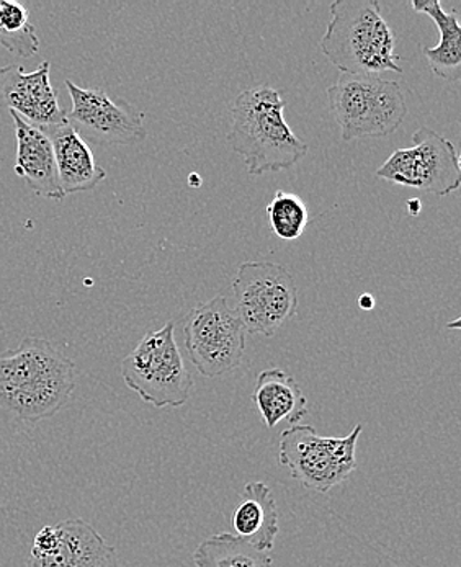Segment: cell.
Returning a JSON list of instances; mask_svg holds the SVG:
<instances>
[{
  "instance_id": "obj_5",
  "label": "cell",
  "mask_w": 461,
  "mask_h": 567,
  "mask_svg": "<svg viewBox=\"0 0 461 567\" xmlns=\"http://www.w3.org/2000/svg\"><path fill=\"white\" fill-rule=\"evenodd\" d=\"M174 331V322H167L150 332L122 362L126 386L156 409L182 408L194 388Z\"/></svg>"
},
{
  "instance_id": "obj_13",
  "label": "cell",
  "mask_w": 461,
  "mask_h": 567,
  "mask_svg": "<svg viewBox=\"0 0 461 567\" xmlns=\"http://www.w3.org/2000/svg\"><path fill=\"white\" fill-rule=\"evenodd\" d=\"M17 137L16 174L27 182L38 197L48 200H63L58 178L53 144L47 133L23 122L17 113L10 112Z\"/></svg>"
},
{
  "instance_id": "obj_12",
  "label": "cell",
  "mask_w": 461,
  "mask_h": 567,
  "mask_svg": "<svg viewBox=\"0 0 461 567\" xmlns=\"http://www.w3.org/2000/svg\"><path fill=\"white\" fill-rule=\"evenodd\" d=\"M54 528V545L47 551L32 549L27 567H120L116 549L82 518H69Z\"/></svg>"
},
{
  "instance_id": "obj_16",
  "label": "cell",
  "mask_w": 461,
  "mask_h": 567,
  "mask_svg": "<svg viewBox=\"0 0 461 567\" xmlns=\"http://www.w3.org/2000/svg\"><path fill=\"white\" fill-rule=\"evenodd\" d=\"M233 527L236 536L254 548L265 553L274 549L280 525L277 502L267 484L257 481L244 486L243 501L233 514Z\"/></svg>"
},
{
  "instance_id": "obj_9",
  "label": "cell",
  "mask_w": 461,
  "mask_h": 567,
  "mask_svg": "<svg viewBox=\"0 0 461 567\" xmlns=\"http://www.w3.org/2000/svg\"><path fill=\"white\" fill-rule=\"evenodd\" d=\"M377 177L436 197H449L461 185L460 154L442 134L419 128L412 146L396 150L377 171Z\"/></svg>"
},
{
  "instance_id": "obj_3",
  "label": "cell",
  "mask_w": 461,
  "mask_h": 567,
  "mask_svg": "<svg viewBox=\"0 0 461 567\" xmlns=\"http://www.w3.org/2000/svg\"><path fill=\"white\" fill-rule=\"evenodd\" d=\"M329 10L332 19L319 48L332 66L350 75L402 72L395 34L378 0H336Z\"/></svg>"
},
{
  "instance_id": "obj_19",
  "label": "cell",
  "mask_w": 461,
  "mask_h": 567,
  "mask_svg": "<svg viewBox=\"0 0 461 567\" xmlns=\"http://www.w3.org/2000/svg\"><path fill=\"white\" fill-rule=\"evenodd\" d=\"M265 213L272 231L281 240H297L308 228L309 213L305 202L295 194L277 190Z\"/></svg>"
},
{
  "instance_id": "obj_4",
  "label": "cell",
  "mask_w": 461,
  "mask_h": 567,
  "mask_svg": "<svg viewBox=\"0 0 461 567\" xmlns=\"http://www.w3.org/2000/svg\"><path fill=\"white\" fill-rule=\"evenodd\" d=\"M329 109L346 143L385 137L404 122L409 109L401 85L380 75L342 74L328 89Z\"/></svg>"
},
{
  "instance_id": "obj_21",
  "label": "cell",
  "mask_w": 461,
  "mask_h": 567,
  "mask_svg": "<svg viewBox=\"0 0 461 567\" xmlns=\"http://www.w3.org/2000/svg\"><path fill=\"white\" fill-rule=\"evenodd\" d=\"M406 206H408L409 215L418 216L422 209V202L418 200V198H414V200H409L406 203Z\"/></svg>"
},
{
  "instance_id": "obj_18",
  "label": "cell",
  "mask_w": 461,
  "mask_h": 567,
  "mask_svg": "<svg viewBox=\"0 0 461 567\" xmlns=\"http://www.w3.org/2000/svg\"><path fill=\"white\" fill-rule=\"evenodd\" d=\"M197 567H272L270 555L254 548L239 536L218 534L199 543L194 553Z\"/></svg>"
},
{
  "instance_id": "obj_1",
  "label": "cell",
  "mask_w": 461,
  "mask_h": 567,
  "mask_svg": "<svg viewBox=\"0 0 461 567\" xmlns=\"http://www.w3.org/2000/svg\"><path fill=\"white\" fill-rule=\"evenodd\" d=\"M75 384L74 362L47 339L25 337L0 353V409L30 424L54 417Z\"/></svg>"
},
{
  "instance_id": "obj_7",
  "label": "cell",
  "mask_w": 461,
  "mask_h": 567,
  "mask_svg": "<svg viewBox=\"0 0 461 567\" xmlns=\"http://www.w3.org/2000/svg\"><path fill=\"white\" fill-rule=\"evenodd\" d=\"M233 291L247 334L274 337L298 312L297 281L280 264L244 262Z\"/></svg>"
},
{
  "instance_id": "obj_17",
  "label": "cell",
  "mask_w": 461,
  "mask_h": 567,
  "mask_svg": "<svg viewBox=\"0 0 461 567\" xmlns=\"http://www.w3.org/2000/svg\"><path fill=\"white\" fill-rule=\"evenodd\" d=\"M412 9L426 13L436 23L440 32V43L424 48L430 69L443 81L457 82L461 75V27L457 10L447 13L439 0H412Z\"/></svg>"
},
{
  "instance_id": "obj_23",
  "label": "cell",
  "mask_w": 461,
  "mask_h": 567,
  "mask_svg": "<svg viewBox=\"0 0 461 567\" xmlns=\"http://www.w3.org/2000/svg\"><path fill=\"white\" fill-rule=\"evenodd\" d=\"M0 40H2V29H0Z\"/></svg>"
},
{
  "instance_id": "obj_8",
  "label": "cell",
  "mask_w": 461,
  "mask_h": 567,
  "mask_svg": "<svg viewBox=\"0 0 461 567\" xmlns=\"http://www.w3.org/2000/svg\"><path fill=\"white\" fill-rule=\"evenodd\" d=\"M184 336L188 359L203 377H225L243 363L247 331L222 295L188 312Z\"/></svg>"
},
{
  "instance_id": "obj_11",
  "label": "cell",
  "mask_w": 461,
  "mask_h": 567,
  "mask_svg": "<svg viewBox=\"0 0 461 567\" xmlns=\"http://www.w3.org/2000/svg\"><path fill=\"white\" fill-rule=\"evenodd\" d=\"M0 109L17 113L41 130L68 123V112L51 85L50 61H43L33 72H25L19 64L0 68Z\"/></svg>"
},
{
  "instance_id": "obj_14",
  "label": "cell",
  "mask_w": 461,
  "mask_h": 567,
  "mask_svg": "<svg viewBox=\"0 0 461 567\" xmlns=\"http://www.w3.org/2000/svg\"><path fill=\"white\" fill-rule=\"evenodd\" d=\"M53 144L58 178L64 195L91 192L105 181V168L99 166L88 141L69 123L43 128Z\"/></svg>"
},
{
  "instance_id": "obj_10",
  "label": "cell",
  "mask_w": 461,
  "mask_h": 567,
  "mask_svg": "<svg viewBox=\"0 0 461 567\" xmlns=\"http://www.w3.org/2000/svg\"><path fill=\"white\" fill-rule=\"evenodd\" d=\"M71 110L66 120L85 141L103 146H132L146 140L144 113L125 99L66 81Z\"/></svg>"
},
{
  "instance_id": "obj_15",
  "label": "cell",
  "mask_w": 461,
  "mask_h": 567,
  "mask_svg": "<svg viewBox=\"0 0 461 567\" xmlns=\"http://www.w3.org/2000/svg\"><path fill=\"white\" fill-rule=\"evenodd\" d=\"M253 401L268 429L287 421L297 425L308 414V400L294 377L280 368L260 371Z\"/></svg>"
},
{
  "instance_id": "obj_22",
  "label": "cell",
  "mask_w": 461,
  "mask_h": 567,
  "mask_svg": "<svg viewBox=\"0 0 461 567\" xmlns=\"http://www.w3.org/2000/svg\"><path fill=\"white\" fill-rule=\"evenodd\" d=\"M188 181H191L192 187H202V177H199V175L191 174V178H188Z\"/></svg>"
},
{
  "instance_id": "obj_20",
  "label": "cell",
  "mask_w": 461,
  "mask_h": 567,
  "mask_svg": "<svg viewBox=\"0 0 461 567\" xmlns=\"http://www.w3.org/2000/svg\"><path fill=\"white\" fill-rule=\"evenodd\" d=\"M357 302H359L360 309H363V311H371L375 308V298L370 293H363Z\"/></svg>"
},
{
  "instance_id": "obj_2",
  "label": "cell",
  "mask_w": 461,
  "mask_h": 567,
  "mask_svg": "<svg viewBox=\"0 0 461 567\" xmlns=\"http://www.w3.org/2000/svg\"><path fill=\"white\" fill-rule=\"evenodd\" d=\"M285 106L281 92L270 85L240 92L230 103L228 141L254 177L287 171L308 154V144L285 120Z\"/></svg>"
},
{
  "instance_id": "obj_6",
  "label": "cell",
  "mask_w": 461,
  "mask_h": 567,
  "mask_svg": "<svg viewBox=\"0 0 461 567\" xmlns=\"http://www.w3.org/2000/svg\"><path fill=\"white\" fill-rule=\"evenodd\" d=\"M363 425L349 435L321 436L311 425L285 429L278 443V460L306 489L326 494L339 486L357 467L356 450Z\"/></svg>"
}]
</instances>
